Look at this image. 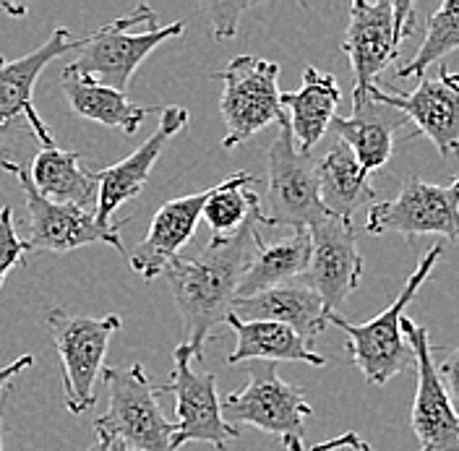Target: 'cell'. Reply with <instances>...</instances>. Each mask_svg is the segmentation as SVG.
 Listing matches in <instances>:
<instances>
[{"mask_svg":"<svg viewBox=\"0 0 459 451\" xmlns=\"http://www.w3.org/2000/svg\"><path fill=\"white\" fill-rule=\"evenodd\" d=\"M415 3L392 0H355L350 5V24L342 50L352 71V100L371 89L381 71L400 57L402 42L415 31Z\"/></svg>","mask_w":459,"mask_h":451,"instance_id":"cell-5","label":"cell"},{"mask_svg":"<svg viewBox=\"0 0 459 451\" xmlns=\"http://www.w3.org/2000/svg\"><path fill=\"white\" fill-rule=\"evenodd\" d=\"M366 94L373 102L404 115V120L429 136L441 157L449 160L459 154V74L441 68L436 76L418 79V86L410 94L384 91L378 84H373Z\"/></svg>","mask_w":459,"mask_h":451,"instance_id":"cell-14","label":"cell"},{"mask_svg":"<svg viewBox=\"0 0 459 451\" xmlns=\"http://www.w3.org/2000/svg\"><path fill=\"white\" fill-rule=\"evenodd\" d=\"M441 254H444V248L438 243L430 246L429 254L420 258L415 272L407 277V282L402 284L394 303L386 310H381L368 324H350L340 313L329 316V324L340 326L347 337V344H344L347 355L352 358V363L360 368V373L373 386H384L397 373L415 366V352L402 334V318H404L402 313L410 306V300L418 295V290L426 284Z\"/></svg>","mask_w":459,"mask_h":451,"instance_id":"cell-3","label":"cell"},{"mask_svg":"<svg viewBox=\"0 0 459 451\" xmlns=\"http://www.w3.org/2000/svg\"><path fill=\"white\" fill-rule=\"evenodd\" d=\"M0 168L19 178L29 209V230H27V251H50V254H68L89 243H105L115 248L117 254H126L120 227L128 225V220L115 222L113 227H105L97 222L94 212H86L79 206L56 204L45 198L29 180V169L19 162L0 160Z\"/></svg>","mask_w":459,"mask_h":451,"instance_id":"cell-10","label":"cell"},{"mask_svg":"<svg viewBox=\"0 0 459 451\" xmlns=\"http://www.w3.org/2000/svg\"><path fill=\"white\" fill-rule=\"evenodd\" d=\"M24 254H27V243L16 235L11 206H0V284L5 282V277L16 266L24 264Z\"/></svg>","mask_w":459,"mask_h":451,"instance_id":"cell-29","label":"cell"},{"mask_svg":"<svg viewBox=\"0 0 459 451\" xmlns=\"http://www.w3.org/2000/svg\"><path fill=\"white\" fill-rule=\"evenodd\" d=\"M438 376H441V381L446 386V395L455 404V412L459 415V347L438 366Z\"/></svg>","mask_w":459,"mask_h":451,"instance_id":"cell-32","label":"cell"},{"mask_svg":"<svg viewBox=\"0 0 459 451\" xmlns=\"http://www.w3.org/2000/svg\"><path fill=\"white\" fill-rule=\"evenodd\" d=\"M340 100L342 91L337 79L314 65L303 71V86L298 91L282 94V108L292 128V139L303 154H311L316 143L332 128Z\"/></svg>","mask_w":459,"mask_h":451,"instance_id":"cell-21","label":"cell"},{"mask_svg":"<svg viewBox=\"0 0 459 451\" xmlns=\"http://www.w3.org/2000/svg\"><path fill=\"white\" fill-rule=\"evenodd\" d=\"M31 366H34V355H22V358H16L13 363L0 368V395L8 389V384H11L19 373H24V370Z\"/></svg>","mask_w":459,"mask_h":451,"instance_id":"cell-33","label":"cell"},{"mask_svg":"<svg viewBox=\"0 0 459 451\" xmlns=\"http://www.w3.org/2000/svg\"><path fill=\"white\" fill-rule=\"evenodd\" d=\"M188 123V110L186 108H162L160 113V126L146 142L128 154L126 160L115 162L110 168L94 169L97 183H100V198H97V222L105 227H113V214L131 198H136L143 191L154 162L160 160L165 143L170 142L175 134H180Z\"/></svg>","mask_w":459,"mask_h":451,"instance_id":"cell-17","label":"cell"},{"mask_svg":"<svg viewBox=\"0 0 459 451\" xmlns=\"http://www.w3.org/2000/svg\"><path fill=\"white\" fill-rule=\"evenodd\" d=\"M79 45L82 39L74 37L71 29L57 27L48 37V42H42L37 50H31L27 56L16 57V60L0 57V152L8 146L11 134H16L24 123L39 146L56 143L50 136V128L34 110L31 94L48 63H53L56 57H63L71 50H79Z\"/></svg>","mask_w":459,"mask_h":451,"instance_id":"cell-13","label":"cell"},{"mask_svg":"<svg viewBox=\"0 0 459 451\" xmlns=\"http://www.w3.org/2000/svg\"><path fill=\"white\" fill-rule=\"evenodd\" d=\"M225 324L235 332V350L228 355L230 366L246 363V360H261V363L287 360V363L326 366V358L318 355L306 339L285 324L240 321L235 313H230Z\"/></svg>","mask_w":459,"mask_h":451,"instance_id":"cell-22","label":"cell"},{"mask_svg":"<svg viewBox=\"0 0 459 451\" xmlns=\"http://www.w3.org/2000/svg\"><path fill=\"white\" fill-rule=\"evenodd\" d=\"M86 451H126V447H123L120 441L110 438V436H100V433H97L94 444H91Z\"/></svg>","mask_w":459,"mask_h":451,"instance_id":"cell-34","label":"cell"},{"mask_svg":"<svg viewBox=\"0 0 459 451\" xmlns=\"http://www.w3.org/2000/svg\"><path fill=\"white\" fill-rule=\"evenodd\" d=\"M308 451H373L371 444L363 438V436H358L355 430H347L342 436H337V438H326V441H321V444H314Z\"/></svg>","mask_w":459,"mask_h":451,"instance_id":"cell-31","label":"cell"},{"mask_svg":"<svg viewBox=\"0 0 459 451\" xmlns=\"http://www.w3.org/2000/svg\"><path fill=\"white\" fill-rule=\"evenodd\" d=\"M0 451H3V430H0Z\"/></svg>","mask_w":459,"mask_h":451,"instance_id":"cell-35","label":"cell"},{"mask_svg":"<svg viewBox=\"0 0 459 451\" xmlns=\"http://www.w3.org/2000/svg\"><path fill=\"white\" fill-rule=\"evenodd\" d=\"M222 82L220 113L225 120V149H235L285 115L282 91L277 86L280 63L256 56H238L217 74Z\"/></svg>","mask_w":459,"mask_h":451,"instance_id":"cell-8","label":"cell"},{"mask_svg":"<svg viewBox=\"0 0 459 451\" xmlns=\"http://www.w3.org/2000/svg\"><path fill=\"white\" fill-rule=\"evenodd\" d=\"M459 50V0H444L429 19L426 27V39L420 42L418 53L412 56L410 63H404L397 68L400 79L418 76L423 79L433 63H438L441 57Z\"/></svg>","mask_w":459,"mask_h":451,"instance_id":"cell-28","label":"cell"},{"mask_svg":"<svg viewBox=\"0 0 459 451\" xmlns=\"http://www.w3.org/2000/svg\"><path fill=\"white\" fill-rule=\"evenodd\" d=\"M261 227H266L264 206L240 227L238 235L225 240L212 238L199 256H178L162 272L180 313L183 344L191 347L196 360H204V344L214 326L225 324L232 313L246 272L264 246Z\"/></svg>","mask_w":459,"mask_h":451,"instance_id":"cell-1","label":"cell"},{"mask_svg":"<svg viewBox=\"0 0 459 451\" xmlns=\"http://www.w3.org/2000/svg\"><path fill=\"white\" fill-rule=\"evenodd\" d=\"M368 172L344 142L334 143L316 165L318 196L329 214L352 220V214L373 198Z\"/></svg>","mask_w":459,"mask_h":451,"instance_id":"cell-25","label":"cell"},{"mask_svg":"<svg viewBox=\"0 0 459 451\" xmlns=\"http://www.w3.org/2000/svg\"><path fill=\"white\" fill-rule=\"evenodd\" d=\"M29 180L45 198L56 204H68L91 212L100 198V183L97 175L82 168L79 152H63L53 146H42L31 165H29Z\"/></svg>","mask_w":459,"mask_h":451,"instance_id":"cell-23","label":"cell"},{"mask_svg":"<svg viewBox=\"0 0 459 451\" xmlns=\"http://www.w3.org/2000/svg\"><path fill=\"white\" fill-rule=\"evenodd\" d=\"M277 139L269 146V206L264 209L266 227L311 230L329 212L318 196V180L311 154H303L292 139L287 115L280 117Z\"/></svg>","mask_w":459,"mask_h":451,"instance_id":"cell-9","label":"cell"},{"mask_svg":"<svg viewBox=\"0 0 459 451\" xmlns=\"http://www.w3.org/2000/svg\"><path fill=\"white\" fill-rule=\"evenodd\" d=\"M232 313L240 321H274L295 329L300 337L316 339L329 326L324 300L308 284H280L251 298L232 303Z\"/></svg>","mask_w":459,"mask_h":451,"instance_id":"cell-19","label":"cell"},{"mask_svg":"<svg viewBox=\"0 0 459 451\" xmlns=\"http://www.w3.org/2000/svg\"><path fill=\"white\" fill-rule=\"evenodd\" d=\"M60 86H63V94H65L74 115L102 123L108 128H120L128 136L142 128L143 117H149L152 113H162V108L136 105L123 91L100 84L94 79L79 76V74H71L65 68L60 74Z\"/></svg>","mask_w":459,"mask_h":451,"instance_id":"cell-24","label":"cell"},{"mask_svg":"<svg viewBox=\"0 0 459 451\" xmlns=\"http://www.w3.org/2000/svg\"><path fill=\"white\" fill-rule=\"evenodd\" d=\"M209 191L212 188H206L201 194L172 198V201L162 204L157 209L146 238L128 254L131 269L139 277H143L146 282L162 277L168 264L175 261L183 251V246L194 238L201 214H204V204L209 198Z\"/></svg>","mask_w":459,"mask_h":451,"instance_id":"cell-18","label":"cell"},{"mask_svg":"<svg viewBox=\"0 0 459 451\" xmlns=\"http://www.w3.org/2000/svg\"><path fill=\"white\" fill-rule=\"evenodd\" d=\"M251 186H256V178L251 172H235L209 191L201 220L209 225L212 238L225 240L238 235L240 227L261 209V198Z\"/></svg>","mask_w":459,"mask_h":451,"instance_id":"cell-27","label":"cell"},{"mask_svg":"<svg viewBox=\"0 0 459 451\" xmlns=\"http://www.w3.org/2000/svg\"><path fill=\"white\" fill-rule=\"evenodd\" d=\"M402 123H404V115L386 108V105L373 102L366 94L360 100H352L350 117L334 115L332 128L340 136V142L352 149V154L358 157L363 169L373 175L392 160L394 128H400Z\"/></svg>","mask_w":459,"mask_h":451,"instance_id":"cell-20","label":"cell"},{"mask_svg":"<svg viewBox=\"0 0 459 451\" xmlns=\"http://www.w3.org/2000/svg\"><path fill=\"white\" fill-rule=\"evenodd\" d=\"M420 451H429V449H420Z\"/></svg>","mask_w":459,"mask_h":451,"instance_id":"cell-36","label":"cell"},{"mask_svg":"<svg viewBox=\"0 0 459 451\" xmlns=\"http://www.w3.org/2000/svg\"><path fill=\"white\" fill-rule=\"evenodd\" d=\"M60 368L63 399L71 415H84L94 407V384L105 373V355L110 339L123 329L120 316H79L63 308L48 310Z\"/></svg>","mask_w":459,"mask_h":451,"instance_id":"cell-6","label":"cell"},{"mask_svg":"<svg viewBox=\"0 0 459 451\" xmlns=\"http://www.w3.org/2000/svg\"><path fill=\"white\" fill-rule=\"evenodd\" d=\"M366 230L371 235L397 232L410 243L420 235H441L459 243V175L446 186L410 178L397 198L373 204Z\"/></svg>","mask_w":459,"mask_h":451,"instance_id":"cell-12","label":"cell"},{"mask_svg":"<svg viewBox=\"0 0 459 451\" xmlns=\"http://www.w3.org/2000/svg\"><path fill=\"white\" fill-rule=\"evenodd\" d=\"M248 384L222 396V418L232 428L254 425L258 430L277 436L287 451H303L306 421L314 407L306 399V389L285 384L274 363L251 368Z\"/></svg>","mask_w":459,"mask_h":451,"instance_id":"cell-7","label":"cell"},{"mask_svg":"<svg viewBox=\"0 0 459 451\" xmlns=\"http://www.w3.org/2000/svg\"><path fill=\"white\" fill-rule=\"evenodd\" d=\"M248 3H212L206 5L209 16H212V27H214V39H230L238 31V16L243 11H248Z\"/></svg>","mask_w":459,"mask_h":451,"instance_id":"cell-30","label":"cell"},{"mask_svg":"<svg viewBox=\"0 0 459 451\" xmlns=\"http://www.w3.org/2000/svg\"><path fill=\"white\" fill-rule=\"evenodd\" d=\"M402 334L415 352L418 389L412 402V430L429 451H459V415L433 363V347L426 326L402 318Z\"/></svg>","mask_w":459,"mask_h":451,"instance_id":"cell-15","label":"cell"},{"mask_svg":"<svg viewBox=\"0 0 459 451\" xmlns=\"http://www.w3.org/2000/svg\"><path fill=\"white\" fill-rule=\"evenodd\" d=\"M186 31V22H172L160 27V19L152 5H136L126 16H117L105 27L82 37L79 56L65 71L94 79L100 84L126 94L134 71L149 57L154 48L175 39Z\"/></svg>","mask_w":459,"mask_h":451,"instance_id":"cell-2","label":"cell"},{"mask_svg":"<svg viewBox=\"0 0 459 451\" xmlns=\"http://www.w3.org/2000/svg\"><path fill=\"white\" fill-rule=\"evenodd\" d=\"M172 358L175 366L170 384L160 386V395L175 396L178 433L172 438V449L178 451L191 441H199L217 451H228L230 441L240 436V428H232L222 418V396L217 392V376L194 370V352L183 342L175 347Z\"/></svg>","mask_w":459,"mask_h":451,"instance_id":"cell-11","label":"cell"},{"mask_svg":"<svg viewBox=\"0 0 459 451\" xmlns=\"http://www.w3.org/2000/svg\"><path fill=\"white\" fill-rule=\"evenodd\" d=\"M311 254H314V243H311V230L306 227L292 230L287 238L272 246L264 243L246 272V280L238 290V300L287 284L292 277H306L311 266Z\"/></svg>","mask_w":459,"mask_h":451,"instance_id":"cell-26","label":"cell"},{"mask_svg":"<svg viewBox=\"0 0 459 451\" xmlns=\"http://www.w3.org/2000/svg\"><path fill=\"white\" fill-rule=\"evenodd\" d=\"M311 243L314 254L306 280L308 287L318 292L324 308L332 316L360 284L363 258L358 251V230L352 220L329 214L311 227Z\"/></svg>","mask_w":459,"mask_h":451,"instance_id":"cell-16","label":"cell"},{"mask_svg":"<svg viewBox=\"0 0 459 451\" xmlns=\"http://www.w3.org/2000/svg\"><path fill=\"white\" fill-rule=\"evenodd\" d=\"M110 404L94 418V433L120 441L126 451H175L172 438L178 423H170L160 407V386L149 381L142 363L105 368Z\"/></svg>","mask_w":459,"mask_h":451,"instance_id":"cell-4","label":"cell"}]
</instances>
